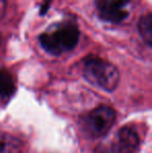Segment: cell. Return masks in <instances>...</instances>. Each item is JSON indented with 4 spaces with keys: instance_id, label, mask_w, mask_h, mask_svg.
Returning a JSON list of instances; mask_svg holds the SVG:
<instances>
[{
    "instance_id": "cell-8",
    "label": "cell",
    "mask_w": 152,
    "mask_h": 153,
    "mask_svg": "<svg viewBox=\"0 0 152 153\" xmlns=\"http://www.w3.org/2000/svg\"><path fill=\"white\" fill-rule=\"evenodd\" d=\"M139 31L144 42L151 47L152 45V15L151 13L142 16L139 21Z\"/></svg>"
},
{
    "instance_id": "cell-2",
    "label": "cell",
    "mask_w": 152,
    "mask_h": 153,
    "mask_svg": "<svg viewBox=\"0 0 152 153\" xmlns=\"http://www.w3.org/2000/svg\"><path fill=\"white\" fill-rule=\"evenodd\" d=\"M82 73L91 85L106 92H114L119 85L120 74L117 67L98 56H89L85 59Z\"/></svg>"
},
{
    "instance_id": "cell-3",
    "label": "cell",
    "mask_w": 152,
    "mask_h": 153,
    "mask_svg": "<svg viewBox=\"0 0 152 153\" xmlns=\"http://www.w3.org/2000/svg\"><path fill=\"white\" fill-rule=\"evenodd\" d=\"M116 121V111L110 106L101 105L85 115L81 126L87 135L94 139L105 135Z\"/></svg>"
},
{
    "instance_id": "cell-9",
    "label": "cell",
    "mask_w": 152,
    "mask_h": 153,
    "mask_svg": "<svg viewBox=\"0 0 152 153\" xmlns=\"http://www.w3.org/2000/svg\"><path fill=\"white\" fill-rule=\"evenodd\" d=\"M6 12V0H0V21L4 17Z\"/></svg>"
},
{
    "instance_id": "cell-5",
    "label": "cell",
    "mask_w": 152,
    "mask_h": 153,
    "mask_svg": "<svg viewBox=\"0 0 152 153\" xmlns=\"http://www.w3.org/2000/svg\"><path fill=\"white\" fill-rule=\"evenodd\" d=\"M140 137L136 129L129 126H124L118 132V150L124 153H132L139 148Z\"/></svg>"
},
{
    "instance_id": "cell-6",
    "label": "cell",
    "mask_w": 152,
    "mask_h": 153,
    "mask_svg": "<svg viewBox=\"0 0 152 153\" xmlns=\"http://www.w3.org/2000/svg\"><path fill=\"white\" fill-rule=\"evenodd\" d=\"M22 142L6 132H0V153H21Z\"/></svg>"
},
{
    "instance_id": "cell-1",
    "label": "cell",
    "mask_w": 152,
    "mask_h": 153,
    "mask_svg": "<svg viewBox=\"0 0 152 153\" xmlns=\"http://www.w3.org/2000/svg\"><path fill=\"white\" fill-rule=\"evenodd\" d=\"M79 28L72 21H64L51 26L39 38L42 48L52 55L73 50L79 40Z\"/></svg>"
},
{
    "instance_id": "cell-7",
    "label": "cell",
    "mask_w": 152,
    "mask_h": 153,
    "mask_svg": "<svg viewBox=\"0 0 152 153\" xmlns=\"http://www.w3.org/2000/svg\"><path fill=\"white\" fill-rule=\"evenodd\" d=\"M16 91L15 80L12 74L5 69H0V96L8 98Z\"/></svg>"
},
{
    "instance_id": "cell-10",
    "label": "cell",
    "mask_w": 152,
    "mask_h": 153,
    "mask_svg": "<svg viewBox=\"0 0 152 153\" xmlns=\"http://www.w3.org/2000/svg\"><path fill=\"white\" fill-rule=\"evenodd\" d=\"M1 43H2V36H1V33H0V45H1Z\"/></svg>"
},
{
    "instance_id": "cell-4",
    "label": "cell",
    "mask_w": 152,
    "mask_h": 153,
    "mask_svg": "<svg viewBox=\"0 0 152 153\" xmlns=\"http://www.w3.org/2000/svg\"><path fill=\"white\" fill-rule=\"evenodd\" d=\"M95 4L101 20L119 24L129 16L132 0H95Z\"/></svg>"
}]
</instances>
